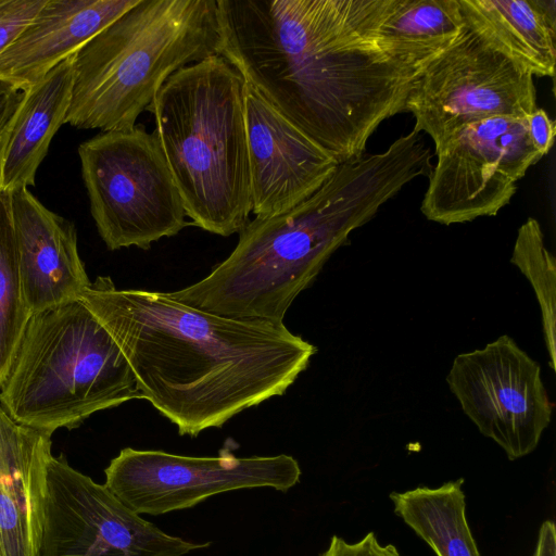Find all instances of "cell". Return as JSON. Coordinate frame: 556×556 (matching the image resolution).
I'll return each instance as SVG.
<instances>
[{"mask_svg": "<svg viewBox=\"0 0 556 556\" xmlns=\"http://www.w3.org/2000/svg\"><path fill=\"white\" fill-rule=\"evenodd\" d=\"M386 0H216L217 54L337 162L404 113L419 68L386 53Z\"/></svg>", "mask_w": 556, "mask_h": 556, "instance_id": "6da1fadb", "label": "cell"}, {"mask_svg": "<svg viewBox=\"0 0 556 556\" xmlns=\"http://www.w3.org/2000/svg\"><path fill=\"white\" fill-rule=\"evenodd\" d=\"M79 299L121 349L141 399L180 435L285 394L317 351L283 323L215 315L166 292L117 289L108 276Z\"/></svg>", "mask_w": 556, "mask_h": 556, "instance_id": "7a4b0ae2", "label": "cell"}, {"mask_svg": "<svg viewBox=\"0 0 556 556\" xmlns=\"http://www.w3.org/2000/svg\"><path fill=\"white\" fill-rule=\"evenodd\" d=\"M430 160L421 135L412 130L383 152L340 163L299 205L250 220L229 256L205 278L167 295L224 317L283 323L292 302L350 233L408 182L428 176Z\"/></svg>", "mask_w": 556, "mask_h": 556, "instance_id": "3957f363", "label": "cell"}, {"mask_svg": "<svg viewBox=\"0 0 556 556\" xmlns=\"http://www.w3.org/2000/svg\"><path fill=\"white\" fill-rule=\"evenodd\" d=\"M245 86L213 54L173 74L149 109L187 216L223 237L240 232L252 211Z\"/></svg>", "mask_w": 556, "mask_h": 556, "instance_id": "277c9868", "label": "cell"}, {"mask_svg": "<svg viewBox=\"0 0 556 556\" xmlns=\"http://www.w3.org/2000/svg\"><path fill=\"white\" fill-rule=\"evenodd\" d=\"M216 0H138L72 55L65 124L126 130L180 68L217 54Z\"/></svg>", "mask_w": 556, "mask_h": 556, "instance_id": "5b68a950", "label": "cell"}, {"mask_svg": "<svg viewBox=\"0 0 556 556\" xmlns=\"http://www.w3.org/2000/svg\"><path fill=\"white\" fill-rule=\"evenodd\" d=\"M134 399L130 366L80 299L31 314L0 386L15 421L50 434Z\"/></svg>", "mask_w": 556, "mask_h": 556, "instance_id": "8992f818", "label": "cell"}, {"mask_svg": "<svg viewBox=\"0 0 556 556\" xmlns=\"http://www.w3.org/2000/svg\"><path fill=\"white\" fill-rule=\"evenodd\" d=\"M97 230L111 251L148 250L189 224L155 130L102 131L78 147Z\"/></svg>", "mask_w": 556, "mask_h": 556, "instance_id": "52a82bcc", "label": "cell"}, {"mask_svg": "<svg viewBox=\"0 0 556 556\" xmlns=\"http://www.w3.org/2000/svg\"><path fill=\"white\" fill-rule=\"evenodd\" d=\"M536 108L533 75L465 21L457 38L419 75L404 112L415 117L413 130L428 134L438 148L468 124L527 118Z\"/></svg>", "mask_w": 556, "mask_h": 556, "instance_id": "ba28073f", "label": "cell"}, {"mask_svg": "<svg viewBox=\"0 0 556 556\" xmlns=\"http://www.w3.org/2000/svg\"><path fill=\"white\" fill-rule=\"evenodd\" d=\"M434 151L420 211L446 226L496 215L543 157L529 139L526 118L508 116L468 124Z\"/></svg>", "mask_w": 556, "mask_h": 556, "instance_id": "9c48e42d", "label": "cell"}, {"mask_svg": "<svg viewBox=\"0 0 556 556\" xmlns=\"http://www.w3.org/2000/svg\"><path fill=\"white\" fill-rule=\"evenodd\" d=\"M211 544L164 532L64 457H50L38 556H184Z\"/></svg>", "mask_w": 556, "mask_h": 556, "instance_id": "30bf717a", "label": "cell"}, {"mask_svg": "<svg viewBox=\"0 0 556 556\" xmlns=\"http://www.w3.org/2000/svg\"><path fill=\"white\" fill-rule=\"evenodd\" d=\"M106 488L139 515L191 508L219 493L254 488L287 492L301 477L287 454L237 457L185 456L156 450L123 448L104 469Z\"/></svg>", "mask_w": 556, "mask_h": 556, "instance_id": "8fae6325", "label": "cell"}, {"mask_svg": "<svg viewBox=\"0 0 556 556\" xmlns=\"http://www.w3.org/2000/svg\"><path fill=\"white\" fill-rule=\"evenodd\" d=\"M446 382L463 412L510 460L531 453L551 422L541 367L507 334L457 355Z\"/></svg>", "mask_w": 556, "mask_h": 556, "instance_id": "7c38bea8", "label": "cell"}, {"mask_svg": "<svg viewBox=\"0 0 556 556\" xmlns=\"http://www.w3.org/2000/svg\"><path fill=\"white\" fill-rule=\"evenodd\" d=\"M244 121L256 217L285 213L313 195L339 163L288 121L252 87L245 86Z\"/></svg>", "mask_w": 556, "mask_h": 556, "instance_id": "4fadbf2b", "label": "cell"}, {"mask_svg": "<svg viewBox=\"0 0 556 556\" xmlns=\"http://www.w3.org/2000/svg\"><path fill=\"white\" fill-rule=\"evenodd\" d=\"M23 291L31 314L78 300L91 283L80 260L74 224L29 190L11 193Z\"/></svg>", "mask_w": 556, "mask_h": 556, "instance_id": "5bb4252c", "label": "cell"}, {"mask_svg": "<svg viewBox=\"0 0 556 556\" xmlns=\"http://www.w3.org/2000/svg\"><path fill=\"white\" fill-rule=\"evenodd\" d=\"M138 0H46L0 54V80L18 91L37 83Z\"/></svg>", "mask_w": 556, "mask_h": 556, "instance_id": "9a60e30c", "label": "cell"}, {"mask_svg": "<svg viewBox=\"0 0 556 556\" xmlns=\"http://www.w3.org/2000/svg\"><path fill=\"white\" fill-rule=\"evenodd\" d=\"M51 435L15 421L0 401V556H38Z\"/></svg>", "mask_w": 556, "mask_h": 556, "instance_id": "2e32d148", "label": "cell"}, {"mask_svg": "<svg viewBox=\"0 0 556 556\" xmlns=\"http://www.w3.org/2000/svg\"><path fill=\"white\" fill-rule=\"evenodd\" d=\"M73 86L72 56L21 91V100L0 146V190L35 186L39 165L65 124Z\"/></svg>", "mask_w": 556, "mask_h": 556, "instance_id": "e0dca14e", "label": "cell"}, {"mask_svg": "<svg viewBox=\"0 0 556 556\" xmlns=\"http://www.w3.org/2000/svg\"><path fill=\"white\" fill-rule=\"evenodd\" d=\"M464 20L533 76L554 77L556 0H458Z\"/></svg>", "mask_w": 556, "mask_h": 556, "instance_id": "ac0fdd59", "label": "cell"}, {"mask_svg": "<svg viewBox=\"0 0 556 556\" xmlns=\"http://www.w3.org/2000/svg\"><path fill=\"white\" fill-rule=\"evenodd\" d=\"M464 26L458 0H386L375 38L392 58L425 68Z\"/></svg>", "mask_w": 556, "mask_h": 556, "instance_id": "d6986e66", "label": "cell"}, {"mask_svg": "<svg viewBox=\"0 0 556 556\" xmlns=\"http://www.w3.org/2000/svg\"><path fill=\"white\" fill-rule=\"evenodd\" d=\"M464 479L390 494L394 511L438 556H480L466 518Z\"/></svg>", "mask_w": 556, "mask_h": 556, "instance_id": "ffe728a7", "label": "cell"}, {"mask_svg": "<svg viewBox=\"0 0 556 556\" xmlns=\"http://www.w3.org/2000/svg\"><path fill=\"white\" fill-rule=\"evenodd\" d=\"M30 316L18 266L11 193L0 190V386Z\"/></svg>", "mask_w": 556, "mask_h": 556, "instance_id": "44dd1931", "label": "cell"}, {"mask_svg": "<svg viewBox=\"0 0 556 556\" xmlns=\"http://www.w3.org/2000/svg\"><path fill=\"white\" fill-rule=\"evenodd\" d=\"M510 262L530 281L542 314L549 366L556 370V282L555 257L545 248L540 223L529 217L518 229Z\"/></svg>", "mask_w": 556, "mask_h": 556, "instance_id": "7402d4cb", "label": "cell"}, {"mask_svg": "<svg viewBox=\"0 0 556 556\" xmlns=\"http://www.w3.org/2000/svg\"><path fill=\"white\" fill-rule=\"evenodd\" d=\"M46 0H0V54L33 20Z\"/></svg>", "mask_w": 556, "mask_h": 556, "instance_id": "603a6c76", "label": "cell"}, {"mask_svg": "<svg viewBox=\"0 0 556 556\" xmlns=\"http://www.w3.org/2000/svg\"><path fill=\"white\" fill-rule=\"evenodd\" d=\"M320 556H402L395 546L382 545L374 532L367 533L355 543H348L340 536L333 535L328 548Z\"/></svg>", "mask_w": 556, "mask_h": 556, "instance_id": "cb8c5ba5", "label": "cell"}, {"mask_svg": "<svg viewBox=\"0 0 556 556\" xmlns=\"http://www.w3.org/2000/svg\"><path fill=\"white\" fill-rule=\"evenodd\" d=\"M527 130L532 146L544 156L553 147L556 127L555 122L548 114L540 108H536L532 114L526 118Z\"/></svg>", "mask_w": 556, "mask_h": 556, "instance_id": "d4e9b609", "label": "cell"}, {"mask_svg": "<svg viewBox=\"0 0 556 556\" xmlns=\"http://www.w3.org/2000/svg\"><path fill=\"white\" fill-rule=\"evenodd\" d=\"M20 100L21 91L0 80V146Z\"/></svg>", "mask_w": 556, "mask_h": 556, "instance_id": "484cf974", "label": "cell"}, {"mask_svg": "<svg viewBox=\"0 0 556 556\" xmlns=\"http://www.w3.org/2000/svg\"><path fill=\"white\" fill-rule=\"evenodd\" d=\"M534 556H556V532L554 522L544 521L539 534Z\"/></svg>", "mask_w": 556, "mask_h": 556, "instance_id": "4316f807", "label": "cell"}]
</instances>
